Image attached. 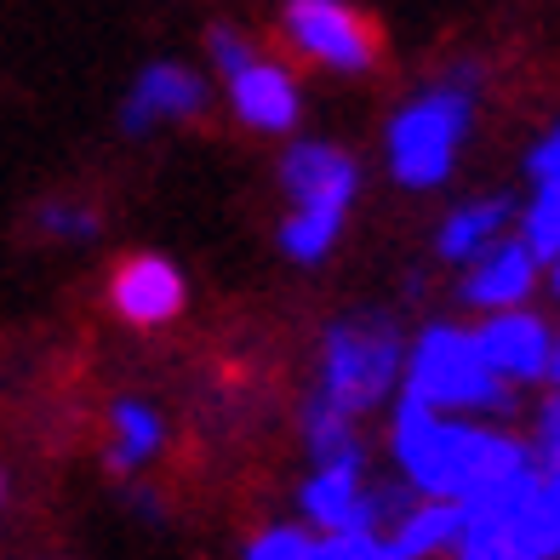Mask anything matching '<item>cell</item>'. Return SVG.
Masks as SVG:
<instances>
[{"mask_svg": "<svg viewBox=\"0 0 560 560\" xmlns=\"http://www.w3.org/2000/svg\"><path fill=\"white\" fill-rule=\"evenodd\" d=\"M229 86V115H235L241 126H252V132H269V138H287L298 115H303V92H298V74L287 63L275 58H252L241 63L235 74H223Z\"/></svg>", "mask_w": 560, "mask_h": 560, "instance_id": "obj_9", "label": "cell"}, {"mask_svg": "<svg viewBox=\"0 0 560 560\" xmlns=\"http://www.w3.org/2000/svg\"><path fill=\"white\" fill-rule=\"evenodd\" d=\"M549 377H555V384H560V338H555V366H549Z\"/></svg>", "mask_w": 560, "mask_h": 560, "instance_id": "obj_27", "label": "cell"}, {"mask_svg": "<svg viewBox=\"0 0 560 560\" xmlns=\"http://www.w3.org/2000/svg\"><path fill=\"white\" fill-rule=\"evenodd\" d=\"M526 172H532V184H560V120L549 126V132H544L538 143H532Z\"/></svg>", "mask_w": 560, "mask_h": 560, "instance_id": "obj_23", "label": "cell"}, {"mask_svg": "<svg viewBox=\"0 0 560 560\" xmlns=\"http://www.w3.org/2000/svg\"><path fill=\"white\" fill-rule=\"evenodd\" d=\"M509 223H515V200H509V195H469L464 207H452V212L441 218V229H435V258L464 269L475 252H487L498 235H509Z\"/></svg>", "mask_w": 560, "mask_h": 560, "instance_id": "obj_13", "label": "cell"}, {"mask_svg": "<svg viewBox=\"0 0 560 560\" xmlns=\"http://www.w3.org/2000/svg\"><path fill=\"white\" fill-rule=\"evenodd\" d=\"M298 503L320 532H377L366 464H315V475L303 480Z\"/></svg>", "mask_w": 560, "mask_h": 560, "instance_id": "obj_12", "label": "cell"}, {"mask_svg": "<svg viewBox=\"0 0 560 560\" xmlns=\"http://www.w3.org/2000/svg\"><path fill=\"white\" fill-rule=\"evenodd\" d=\"M35 229L46 241H92L97 229H104V218H97V207H86V200H46L35 212Z\"/></svg>", "mask_w": 560, "mask_h": 560, "instance_id": "obj_19", "label": "cell"}, {"mask_svg": "<svg viewBox=\"0 0 560 560\" xmlns=\"http://www.w3.org/2000/svg\"><path fill=\"white\" fill-rule=\"evenodd\" d=\"M538 464L560 469V389L544 400V412H538Z\"/></svg>", "mask_w": 560, "mask_h": 560, "instance_id": "obj_24", "label": "cell"}, {"mask_svg": "<svg viewBox=\"0 0 560 560\" xmlns=\"http://www.w3.org/2000/svg\"><path fill=\"white\" fill-rule=\"evenodd\" d=\"M549 287H555V298H560V252L549 258Z\"/></svg>", "mask_w": 560, "mask_h": 560, "instance_id": "obj_25", "label": "cell"}, {"mask_svg": "<svg viewBox=\"0 0 560 560\" xmlns=\"http://www.w3.org/2000/svg\"><path fill=\"white\" fill-rule=\"evenodd\" d=\"M200 109H207V81H200L195 69H184V63H149L132 81V92H126V104H120V132L126 138H149L155 126L195 120Z\"/></svg>", "mask_w": 560, "mask_h": 560, "instance_id": "obj_11", "label": "cell"}, {"mask_svg": "<svg viewBox=\"0 0 560 560\" xmlns=\"http://www.w3.org/2000/svg\"><path fill=\"white\" fill-rule=\"evenodd\" d=\"M389 452L418 498H457V503L475 492H492L526 464H538V452L526 441L487 423H457L418 395H400L389 423Z\"/></svg>", "mask_w": 560, "mask_h": 560, "instance_id": "obj_1", "label": "cell"}, {"mask_svg": "<svg viewBox=\"0 0 560 560\" xmlns=\"http://www.w3.org/2000/svg\"><path fill=\"white\" fill-rule=\"evenodd\" d=\"M7 498H12V480H7V469H0V509H7Z\"/></svg>", "mask_w": 560, "mask_h": 560, "instance_id": "obj_26", "label": "cell"}, {"mask_svg": "<svg viewBox=\"0 0 560 560\" xmlns=\"http://www.w3.org/2000/svg\"><path fill=\"white\" fill-rule=\"evenodd\" d=\"M406 395H418L441 412H480V418H509L515 412V384L487 366L475 332L469 326H452V320H435L406 343Z\"/></svg>", "mask_w": 560, "mask_h": 560, "instance_id": "obj_3", "label": "cell"}, {"mask_svg": "<svg viewBox=\"0 0 560 560\" xmlns=\"http://www.w3.org/2000/svg\"><path fill=\"white\" fill-rule=\"evenodd\" d=\"M280 40L303 63L332 69V74H372L377 58H384V35L354 0H287Z\"/></svg>", "mask_w": 560, "mask_h": 560, "instance_id": "obj_5", "label": "cell"}, {"mask_svg": "<svg viewBox=\"0 0 560 560\" xmlns=\"http://www.w3.org/2000/svg\"><path fill=\"white\" fill-rule=\"evenodd\" d=\"M184 303H189V287L177 275V264L161 258V252H132L109 275V310L126 326H143V332L149 326H172L184 315Z\"/></svg>", "mask_w": 560, "mask_h": 560, "instance_id": "obj_8", "label": "cell"}, {"mask_svg": "<svg viewBox=\"0 0 560 560\" xmlns=\"http://www.w3.org/2000/svg\"><path fill=\"white\" fill-rule=\"evenodd\" d=\"M475 343L480 354H487V366L503 377V384H544L549 366H555V332L549 320L538 310H526V303H515V310H492L487 320L475 326Z\"/></svg>", "mask_w": 560, "mask_h": 560, "instance_id": "obj_7", "label": "cell"}, {"mask_svg": "<svg viewBox=\"0 0 560 560\" xmlns=\"http://www.w3.org/2000/svg\"><path fill=\"white\" fill-rule=\"evenodd\" d=\"M538 275H544V258L532 252L521 235H498L487 252H475V258L464 264V303L480 315L492 310H515V303H526L532 292H538Z\"/></svg>", "mask_w": 560, "mask_h": 560, "instance_id": "obj_10", "label": "cell"}, {"mask_svg": "<svg viewBox=\"0 0 560 560\" xmlns=\"http://www.w3.org/2000/svg\"><path fill=\"white\" fill-rule=\"evenodd\" d=\"M315 544L303 526H269L246 544V560H315Z\"/></svg>", "mask_w": 560, "mask_h": 560, "instance_id": "obj_20", "label": "cell"}, {"mask_svg": "<svg viewBox=\"0 0 560 560\" xmlns=\"http://www.w3.org/2000/svg\"><path fill=\"white\" fill-rule=\"evenodd\" d=\"M303 441H310L315 464H366L361 435H354V418L338 412V406H326L320 395L310 400V412H303Z\"/></svg>", "mask_w": 560, "mask_h": 560, "instance_id": "obj_16", "label": "cell"}, {"mask_svg": "<svg viewBox=\"0 0 560 560\" xmlns=\"http://www.w3.org/2000/svg\"><path fill=\"white\" fill-rule=\"evenodd\" d=\"M109 429H115V441H109V469L115 475L143 469L149 457L161 452V441H166L161 412H155V406H143V400H115L109 406Z\"/></svg>", "mask_w": 560, "mask_h": 560, "instance_id": "obj_15", "label": "cell"}, {"mask_svg": "<svg viewBox=\"0 0 560 560\" xmlns=\"http://www.w3.org/2000/svg\"><path fill=\"white\" fill-rule=\"evenodd\" d=\"M338 235H343V218H338V212L292 207L287 223H280V252H287L292 264H320V258H332Z\"/></svg>", "mask_w": 560, "mask_h": 560, "instance_id": "obj_17", "label": "cell"}, {"mask_svg": "<svg viewBox=\"0 0 560 560\" xmlns=\"http://www.w3.org/2000/svg\"><path fill=\"white\" fill-rule=\"evenodd\" d=\"M475 74L457 69V81L441 86H423L418 97L389 115V132H384V155L400 189H441L452 166H457V149H464L469 126H475V92H469Z\"/></svg>", "mask_w": 560, "mask_h": 560, "instance_id": "obj_2", "label": "cell"}, {"mask_svg": "<svg viewBox=\"0 0 560 560\" xmlns=\"http://www.w3.org/2000/svg\"><path fill=\"white\" fill-rule=\"evenodd\" d=\"M457 538H464V509H457V498H418V503L389 526L395 560L446 555V549H457Z\"/></svg>", "mask_w": 560, "mask_h": 560, "instance_id": "obj_14", "label": "cell"}, {"mask_svg": "<svg viewBox=\"0 0 560 560\" xmlns=\"http://www.w3.org/2000/svg\"><path fill=\"white\" fill-rule=\"evenodd\" d=\"M280 189H287L292 207L349 218L354 195H361V166H354V155H343L338 143L292 138L280 149Z\"/></svg>", "mask_w": 560, "mask_h": 560, "instance_id": "obj_6", "label": "cell"}, {"mask_svg": "<svg viewBox=\"0 0 560 560\" xmlns=\"http://www.w3.org/2000/svg\"><path fill=\"white\" fill-rule=\"evenodd\" d=\"M515 218H521V241L549 264L560 252V184H532V200Z\"/></svg>", "mask_w": 560, "mask_h": 560, "instance_id": "obj_18", "label": "cell"}, {"mask_svg": "<svg viewBox=\"0 0 560 560\" xmlns=\"http://www.w3.org/2000/svg\"><path fill=\"white\" fill-rule=\"evenodd\" d=\"M207 58H212L218 74H235L241 63L258 58V46H252V35H241L235 23H212L207 30Z\"/></svg>", "mask_w": 560, "mask_h": 560, "instance_id": "obj_22", "label": "cell"}, {"mask_svg": "<svg viewBox=\"0 0 560 560\" xmlns=\"http://www.w3.org/2000/svg\"><path fill=\"white\" fill-rule=\"evenodd\" d=\"M315 560H395V549L377 532H326L315 544Z\"/></svg>", "mask_w": 560, "mask_h": 560, "instance_id": "obj_21", "label": "cell"}, {"mask_svg": "<svg viewBox=\"0 0 560 560\" xmlns=\"http://www.w3.org/2000/svg\"><path fill=\"white\" fill-rule=\"evenodd\" d=\"M406 343L389 315H343L320 338V384L315 395L349 418H366L400 384Z\"/></svg>", "mask_w": 560, "mask_h": 560, "instance_id": "obj_4", "label": "cell"}]
</instances>
